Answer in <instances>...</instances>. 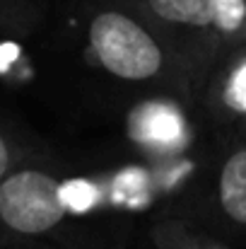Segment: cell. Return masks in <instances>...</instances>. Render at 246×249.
I'll return each mask as SVG.
<instances>
[{
	"label": "cell",
	"mask_w": 246,
	"mask_h": 249,
	"mask_svg": "<svg viewBox=\"0 0 246 249\" xmlns=\"http://www.w3.org/2000/svg\"><path fill=\"white\" fill-rule=\"evenodd\" d=\"M80 32L92 71L133 99L171 94L196 109V85L162 32L128 0H82Z\"/></svg>",
	"instance_id": "6da1fadb"
},
{
	"label": "cell",
	"mask_w": 246,
	"mask_h": 249,
	"mask_svg": "<svg viewBox=\"0 0 246 249\" xmlns=\"http://www.w3.org/2000/svg\"><path fill=\"white\" fill-rule=\"evenodd\" d=\"M183 194L169 208L191 225L246 249V124L213 128Z\"/></svg>",
	"instance_id": "7a4b0ae2"
},
{
	"label": "cell",
	"mask_w": 246,
	"mask_h": 249,
	"mask_svg": "<svg viewBox=\"0 0 246 249\" xmlns=\"http://www.w3.org/2000/svg\"><path fill=\"white\" fill-rule=\"evenodd\" d=\"M179 53L196 85V102L210 68L246 41V0H128Z\"/></svg>",
	"instance_id": "3957f363"
},
{
	"label": "cell",
	"mask_w": 246,
	"mask_h": 249,
	"mask_svg": "<svg viewBox=\"0 0 246 249\" xmlns=\"http://www.w3.org/2000/svg\"><path fill=\"white\" fill-rule=\"evenodd\" d=\"M66 230L63 174L56 167L34 155L0 181V242H56Z\"/></svg>",
	"instance_id": "277c9868"
},
{
	"label": "cell",
	"mask_w": 246,
	"mask_h": 249,
	"mask_svg": "<svg viewBox=\"0 0 246 249\" xmlns=\"http://www.w3.org/2000/svg\"><path fill=\"white\" fill-rule=\"evenodd\" d=\"M193 114L188 102L171 94L138 97L126 114V136L135 150L155 160H174L193 148Z\"/></svg>",
	"instance_id": "5b68a950"
},
{
	"label": "cell",
	"mask_w": 246,
	"mask_h": 249,
	"mask_svg": "<svg viewBox=\"0 0 246 249\" xmlns=\"http://www.w3.org/2000/svg\"><path fill=\"white\" fill-rule=\"evenodd\" d=\"M196 114L210 128L246 124V41L232 46L210 68Z\"/></svg>",
	"instance_id": "8992f818"
},
{
	"label": "cell",
	"mask_w": 246,
	"mask_h": 249,
	"mask_svg": "<svg viewBox=\"0 0 246 249\" xmlns=\"http://www.w3.org/2000/svg\"><path fill=\"white\" fill-rule=\"evenodd\" d=\"M150 245L152 249H242L220 237H213L205 230L191 225L188 220L169 213H162L152 220Z\"/></svg>",
	"instance_id": "52a82bcc"
},
{
	"label": "cell",
	"mask_w": 246,
	"mask_h": 249,
	"mask_svg": "<svg viewBox=\"0 0 246 249\" xmlns=\"http://www.w3.org/2000/svg\"><path fill=\"white\" fill-rule=\"evenodd\" d=\"M49 15V0H0V32L34 34Z\"/></svg>",
	"instance_id": "ba28073f"
},
{
	"label": "cell",
	"mask_w": 246,
	"mask_h": 249,
	"mask_svg": "<svg viewBox=\"0 0 246 249\" xmlns=\"http://www.w3.org/2000/svg\"><path fill=\"white\" fill-rule=\"evenodd\" d=\"M39 155L27 141H22L17 136L15 128L0 126V181L17 167L22 165L24 160Z\"/></svg>",
	"instance_id": "9c48e42d"
},
{
	"label": "cell",
	"mask_w": 246,
	"mask_h": 249,
	"mask_svg": "<svg viewBox=\"0 0 246 249\" xmlns=\"http://www.w3.org/2000/svg\"><path fill=\"white\" fill-rule=\"evenodd\" d=\"M0 249H56L53 242H0Z\"/></svg>",
	"instance_id": "30bf717a"
}]
</instances>
